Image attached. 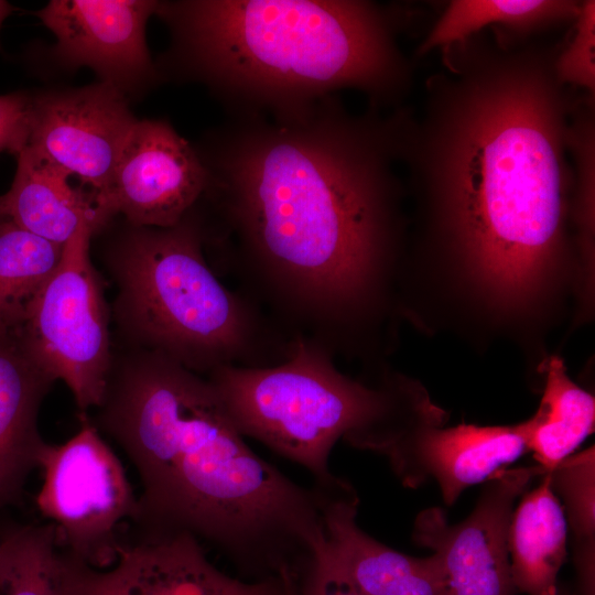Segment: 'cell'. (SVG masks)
Segmentation results:
<instances>
[{"mask_svg":"<svg viewBox=\"0 0 595 595\" xmlns=\"http://www.w3.org/2000/svg\"><path fill=\"white\" fill-rule=\"evenodd\" d=\"M64 246L0 218V325L15 327L57 269Z\"/></svg>","mask_w":595,"mask_h":595,"instance_id":"21","label":"cell"},{"mask_svg":"<svg viewBox=\"0 0 595 595\" xmlns=\"http://www.w3.org/2000/svg\"><path fill=\"white\" fill-rule=\"evenodd\" d=\"M95 410L139 475V533L190 534L248 581L296 584L325 553L324 489L256 454L206 376L122 345Z\"/></svg>","mask_w":595,"mask_h":595,"instance_id":"2","label":"cell"},{"mask_svg":"<svg viewBox=\"0 0 595 595\" xmlns=\"http://www.w3.org/2000/svg\"><path fill=\"white\" fill-rule=\"evenodd\" d=\"M4 217L1 213H0V218Z\"/></svg>","mask_w":595,"mask_h":595,"instance_id":"30","label":"cell"},{"mask_svg":"<svg viewBox=\"0 0 595 595\" xmlns=\"http://www.w3.org/2000/svg\"><path fill=\"white\" fill-rule=\"evenodd\" d=\"M79 418L80 428L69 440L43 446V484L35 504L64 551L105 570L117 562L127 540L122 528L137 519L138 497L91 419L87 413Z\"/></svg>","mask_w":595,"mask_h":595,"instance_id":"8","label":"cell"},{"mask_svg":"<svg viewBox=\"0 0 595 595\" xmlns=\"http://www.w3.org/2000/svg\"><path fill=\"white\" fill-rule=\"evenodd\" d=\"M389 122L328 95L227 115L193 144L207 172L196 207L213 269L290 339L333 357L383 307L396 236Z\"/></svg>","mask_w":595,"mask_h":595,"instance_id":"1","label":"cell"},{"mask_svg":"<svg viewBox=\"0 0 595 595\" xmlns=\"http://www.w3.org/2000/svg\"><path fill=\"white\" fill-rule=\"evenodd\" d=\"M566 519L549 473L526 490L512 511L508 551L517 593L556 595L566 556Z\"/></svg>","mask_w":595,"mask_h":595,"instance_id":"18","label":"cell"},{"mask_svg":"<svg viewBox=\"0 0 595 595\" xmlns=\"http://www.w3.org/2000/svg\"><path fill=\"white\" fill-rule=\"evenodd\" d=\"M31 93L0 95V154L17 156L26 145L30 126Z\"/></svg>","mask_w":595,"mask_h":595,"instance_id":"25","label":"cell"},{"mask_svg":"<svg viewBox=\"0 0 595 595\" xmlns=\"http://www.w3.org/2000/svg\"><path fill=\"white\" fill-rule=\"evenodd\" d=\"M94 234L83 225L65 244L57 269L12 328L31 358L68 387L80 414L100 404L113 353L111 309L90 259Z\"/></svg>","mask_w":595,"mask_h":595,"instance_id":"7","label":"cell"},{"mask_svg":"<svg viewBox=\"0 0 595 595\" xmlns=\"http://www.w3.org/2000/svg\"><path fill=\"white\" fill-rule=\"evenodd\" d=\"M595 450L563 459L550 472L573 532V561L580 595H595Z\"/></svg>","mask_w":595,"mask_h":595,"instance_id":"23","label":"cell"},{"mask_svg":"<svg viewBox=\"0 0 595 595\" xmlns=\"http://www.w3.org/2000/svg\"><path fill=\"white\" fill-rule=\"evenodd\" d=\"M440 121L430 173L446 232L483 292L520 307L563 237L560 102L542 69L500 65L464 83Z\"/></svg>","mask_w":595,"mask_h":595,"instance_id":"3","label":"cell"},{"mask_svg":"<svg viewBox=\"0 0 595 595\" xmlns=\"http://www.w3.org/2000/svg\"><path fill=\"white\" fill-rule=\"evenodd\" d=\"M539 466L504 468L485 482L467 518L448 523L442 508L422 510L414 519L412 540L431 549L443 576V595H516L508 533L515 501Z\"/></svg>","mask_w":595,"mask_h":595,"instance_id":"9","label":"cell"},{"mask_svg":"<svg viewBox=\"0 0 595 595\" xmlns=\"http://www.w3.org/2000/svg\"><path fill=\"white\" fill-rule=\"evenodd\" d=\"M528 450L524 423L502 426L426 424L409 432L382 455L401 483L415 488L434 479L452 506L468 487L485 483Z\"/></svg>","mask_w":595,"mask_h":595,"instance_id":"13","label":"cell"},{"mask_svg":"<svg viewBox=\"0 0 595 595\" xmlns=\"http://www.w3.org/2000/svg\"><path fill=\"white\" fill-rule=\"evenodd\" d=\"M545 385L536 413L523 421L537 465L552 472L594 431L595 399L574 383L559 357L544 367Z\"/></svg>","mask_w":595,"mask_h":595,"instance_id":"20","label":"cell"},{"mask_svg":"<svg viewBox=\"0 0 595 595\" xmlns=\"http://www.w3.org/2000/svg\"><path fill=\"white\" fill-rule=\"evenodd\" d=\"M162 80L203 85L227 115L307 106L345 88L376 102L402 91L391 14L360 0H170Z\"/></svg>","mask_w":595,"mask_h":595,"instance_id":"4","label":"cell"},{"mask_svg":"<svg viewBox=\"0 0 595 595\" xmlns=\"http://www.w3.org/2000/svg\"><path fill=\"white\" fill-rule=\"evenodd\" d=\"M54 382L14 331L0 325V512L21 500L30 474L39 468L46 443L39 413Z\"/></svg>","mask_w":595,"mask_h":595,"instance_id":"16","label":"cell"},{"mask_svg":"<svg viewBox=\"0 0 595 595\" xmlns=\"http://www.w3.org/2000/svg\"><path fill=\"white\" fill-rule=\"evenodd\" d=\"M85 565L60 547L50 522L0 530V595H76Z\"/></svg>","mask_w":595,"mask_h":595,"instance_id":"19","label":"cell"},{"mask_svg":"<svg viewBox=\"0 0 595 595\" xmlns=\"http://www.w3.org/2000/svg\"><path fill=\"white\" fill-rule=\"evenodd\" d=\"M207 172L165 119H139L116 165L106 206L137 226L170 227L199 201Z\"/></svg>","mask_w":595,"mask_h":595,"instance_id":"12","label":"cell"},{"mask_svg":"<svg viewBox=\"0 0 595 595\" xmlns=\"http://www.w3.org/2000/svg\"><path fill=\"white\" fill-rule=\"evenodd\" d=\"M234 577L216 569L190 534H141L105 570L86 565L77 595H220Z\"/></svg>","mask_w":595,"mask_h":595,"instance_id":"14","label":"cell"},{"mask_svg":"<svg viewBox=\"0 0 595 595\" xmlns=\"http://www.w3.org/2000/svg\"><path fill=\"white\" fill-rule=\"evenodd\" d=\"M353 486L327 490L324 501L326 555L363 595H443L434 555L414 558L379 542L357 523Z\"/></svg>","mask_w":595,"mask_h":595,"instance_id":"15","label":"cell"},{"mask_svg":"<svg viewBox=\"0 0 595 595\" xmlns=\"http://www.w3.org/2000/svg\"><path fill=\"white\" fill-rule=\"evenodd\" d=\"M333 358L315 343L296 338L278 364L228 365L206 375L242 436L303 466L324 489L344 480L328 465L339 440L382 455L439 415L413 382L396 377L368 386L344 375Z\"/></svg>","mask_w":595,"mask_h":595,"instance_id":"6","label":"cell"},{"mask_svg":"<svg viewBox=\"0 0 595 595\" xmlns=\"http://www.w3.org/2000/svg\"><path fill=\"white\" fill-rule=\"evenodd\" d=\"M158 7L156 0H52L34 15L55 37L57 64L89 67L129 99L163 82L147 44Z\"/></svg>","mask_w":595,"mask_h":595,"instance_id":"11","label":"cell"},{"mask_svg":"<svg viewBox=\"0 0 595 595\" xmlns=\"http://www.w3.org/2000/svg\"><path fill=\"white\" fill-rule=\"evenodd\" d=\"M138 120L129 99L106 83L31 93L25 147L96 194L109 214L111 178Z\"/></svg>","mask_w":595,"mask_h":595,"instance_id":"10","label":"cell"},{"mask_svg":"<svg viewBox=\"0 0 595 595\" xmlns=\"http://www.w3.org/2000/svg\"><path fill=\"white\" fill-rule=\"evenodd\" d=\"M595 2L585 1L577 13L575 34L556 62V75L562 82L595 89Z\"/></svg>","mask_w":595,"mask_h":595,"instance_id":"24","label":"cell"},{"mask_svg":"<svg viewBox=\"0 0 595 595\" xmlns=\"http://www.w3.org/2000/svg\"><path fill=\"white\" fill-rule=\"evenodd\" d=\"M300 595H363L325 554L302 580Z\"/></svg>","mask_w":595,"mask_h":595,"instance_id":"26","label":"cell"},{"mask_svg":"<svg viewBox=\"0 0 595 595\" xmlns=\"http://www.w3.org/2000/svg\"><path fill=\"white\" fill-rule=\"evenodd\" d=\"M98 234L105 235L101 260L117 290L111 316L125 346L163 354L203 376L286 358L293 340L213 269L195 206L170 227L118 216Z\"/></svg>","mask_w":595,"mask_h":595,"instance_id":"5","label":"cell"},{"mask_svg":"<svg viewBox=\"0 0 595 595\" xmlns=\"http://www.w3.org/2000/svg\"><path fill=\"white\" fill-rule=\"evenodd\" d=\"M295 585L282 578L241 581L236 578L221 595H299Z\"/></svg>","mask_w":595,"mask_h":595,"instance_id":"27","label":"cell"},{"mask_svg":"<svg viewBox=\"0 0 595 595\" xmlns=\"http://www.w3.org/2000/svg\"><path fill=\"white\" fill-rule=\"evenodd\" d=\"M13 7L8 2L0 0V31L6 19L12 13ZM1 48V45H0Z\"/></svg>","mask_w":595,"mask_h":595,"instance_id":"28","label":"cell"},{"mask_svg":"<svg viewBox=\"0 0 595 595\" xmlns=\"http://www.w3.org/2000/svg\"><path fill=\"white\" fill-rule=\"evenodd\" d=\"M578 10L569 1L455 0L433 26L422 51L462 42L489 24L526 29L577 14Z\"/></svg>","mask_w":595,"mask_h":595,"instance_id":"22","label":"cell"},{"mask_svg":"<svg viewBox=\"0 0 595 595\" xmlns=\"http://www.w3.org/2000/svg\"><path fill=\"white\" fill-rule=\"evenodd\" d=\"M15 159L11 186L0 196V213L21 228L65 246L83 225L95 236L113 219L96 194L29 147Z\"/></svg>","mask_w":595,"mask_h":595,"instance_id":"17","label":"cell"},{"mask_svg":"<svg viewBox=\"0 0 595 595\" xmlns=\"http://www.w3.org/2000/svg\"><path fill=\"white\" fill-rule=\"evenodd\" d=\"M556 595H575V594H572L570 591H567V589H565L563 587H560Z\"/></svg>","mask_w":595,"mask_h":595,"instance_id":"29","label":"cell"}]
</instances>
